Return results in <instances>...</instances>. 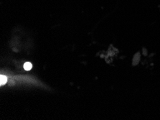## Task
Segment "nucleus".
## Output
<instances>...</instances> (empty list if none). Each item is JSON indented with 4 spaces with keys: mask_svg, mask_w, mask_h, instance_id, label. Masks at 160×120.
I'll return each mask as SVG.
<instances>
[{
    "mask_svg": "<svg viewBox=\"0 0 160 120\" xmlns=\"http://www.w3.org/2000/svg\"><path fill=\"white\" fill-rule=\"evenodd\" d=\"M7 81V78L6 76H0V84L1 86H3L4 84H5Z\"/></svg>",
    "mask_w": 160,
    "mask_h": 120,
    "instance_id": "f03ea898",
    "label": "nucleus"
},
{
    "mask_svg": "<svg viewBox=\"0 0 160 120\" xmlns=\"http://www.w3.org/2000/svg\"><path fill=\"white\" fill-rule=\"evenodd\" d=\"M32 63L30 62H27L25 63V65H24V68H25L26 70H30L32 69Z\"/></svg>",
    "mask_w": 160,
    "mask_h": 120,
    "instance_id": "f257e3e1",
    "label": "nucleus"
}]
</instances>
